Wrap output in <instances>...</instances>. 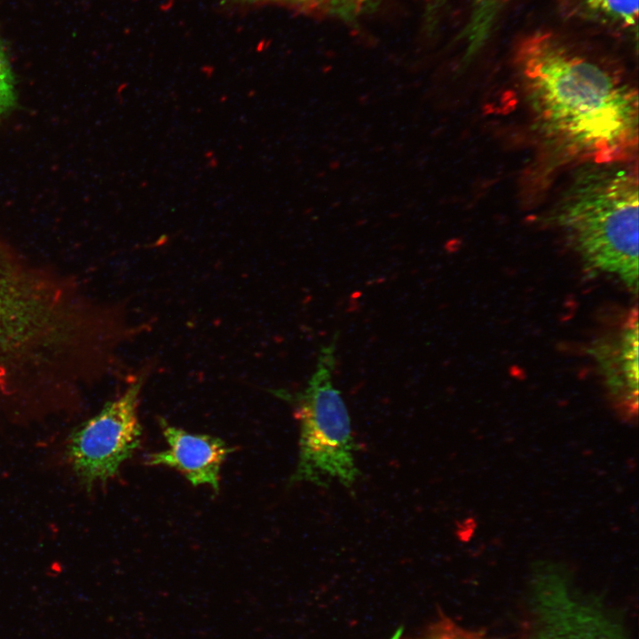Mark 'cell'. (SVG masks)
Listing matches in <instances>:
<instances>
[{
  "instance_id": "cell-1",
  "label": "cell",
  "mask_w": 639,
  "mask_h": 639,
  "mask_svg": "<svg viewBox=\"0 0 639 639\" xmlns=\"http://www.w3.org/2000/svg\"><path fill=\"white\" fill-rule=\"evenodd\" d=\"M127 339L119 305L0 243V414L72 406L114 373Z\"/></svg>"
},
{
  "instance_id": "cell-2",
  "label": "cell",
  "mask_w": 639,
  "mask_h": 639,
  "mask_svg": "<svg viewBox=\"0 0 639 639\" xmlns=\"http://www.w3.org/2000/svg\"><path fill=\"white\" fill-rule=\"evenodd\" d=\"M515 63L542 136L588 163L631 162L638 142V96L625 74L549 31L518 43Z\"/></svg>"
},
{
  "instance_id": "cell-3",
  "label": "cell",
  "mask_w": 639,
  "mask_h": 639,
  "mask_svg": "<svg viewBox=\"0 0 639 639\" xmlns=\"http://www.w3.org/2000/svg\"><path fill=\"white\" fill-rule=\"evenodd\" d=\"M631 162L588 163L563 193L555 221L590 267L638 286V178Z\"/></svg>"
},
{
  "instance_id": "cell-4",
  "label": "cell",
  "mask_w": 639,
  "mask_h": 639,
  "mask_svg": "<svg viewBox=\"0 0 639 639\" xmlns=\"http://www.w3.org/2000/svg\"><path fill=\"white\" fill-rule=\"evenodd\" d=\"M338 334L320 350L306 386L294 393L274 390L288 402L299 423V455L289 485L310 483L327 487L337 481L351 487L359 477L358 450L351 418L341 392L332 382Z\"/></svg>"
},
{
  "instance_id": "cell-5",
  "label": "cell",
  "mask_w": 639,
  "mask_h": 639,
  "mask_svg": "<svg viewBox=\"0 0 639 639\" xmlns=\"http://www.w3.org/2000/svg\"><path fill=\"white\" fill-rule=\"evenodd\" d=\"M149 369H142L123 392L72 430L66 459L86 490L114 478L141 441L139 396Z\"/></svg>"
},
{
  "instance_id": "cell-6",
  "label": "cell",
  "mask_w": 639,
  "mask_h": 639,
  "mask_svg": "<svg viewBox=\"0 0 639 639\" xmlns=\"http://www.w3.org/2000/svg\"><path fill=\"white\" fill-rule=\"evenodd\" d=\"M532 625L529 639H625L604 607L549 570L533 581Z\"/></svg>"
},
{
  "instance_id": "cell-7",
  "label": "cell",
  "mask_w": 639,
  "mask_h": 639,
  "mask_svg": "<svg viewBox=\"0 0 639 639\" xmlns=\"http://www.w3.org/2000/svg\"><path fill=\"white\" fill-rule=\"evenodd\" d=\"M168 448L148 454L145 463L175 469L194 486L209 485L219 491L220 470L234 449L219 438L191 433L160 420Z\"/></svg>"
},
{
  "instance_id": "cell-8",
  "label": "cell",
  "mask_w": 639,
  "mask_h": 639,
  "mask_svg": "<svg viewBox=\"0 0 639 639\" xmlns=\"http://www.w3.org/2000/svg\"><path fill=\"white\" fill-rule=\"evenodd\" d=\"M610 395L619 413L636 419L638 410V320L630 314L622 327L592 348Z\"/></svg>"
},
{
  "instance_id": "cell-9",
  "label": "cell",
  "mask_w": 639,
  "mask_h": 639,
  "mask_svg": "<svg viewBox=\"0 0 639 639\" xmlns=\"http://www.w3.org/2000/svg\"><path fill=\"white\" fill-rule=\"evenodd\" d=\"M577 17L615 32L637 36L638 0H566Z\"/></svg>"
},
{
  "instance_id": "cell-10",
  "label": "cell",
  "mask_w": 639,
  "mask_h": 639,
  "mask_svg": "<svg viewBox=\"0 0 639 639\" xmlns=\"http://www.w3.org/2000/svg\"><path fill=\"white\" fill-rule=\"evenodd\" d=\"M510 1L471 0L470 16L463 33L467 43V58L483 47L500 14Z\"/></svg>"
},
{
  "instance_id": "cell-11",
  "label": "cell",
  "mask_w": 639,
  "mask_h": 639,
  "mask_svg": "<svg viewBox=\"0 0 639 639\" xmlns=\"http://www.w3.org/2000/svg\"><path fill=\"white\" fill-rule=\"evenodd\" d=\"M419 639H490V637L445 619L434 624Z\"/></svg>"
},
{
  "instance_id": "cell-12",
  "label": "cell",
  "mask_w": 639,
  "mask_h": 639,
  "mask_svg": "<svg viewBox=\"0 0 639 639\" xmlns=\"http://www.w3.org/2000/svg\"><path fill=\"white\" fill-rule=\"evenodd\" d=\"M13 75L8 59L0 46V115L9 111L15 104Z\"/></svg>"
},
{
  "instance_id": "cell-13",
  "label": "cell",
  "mask_w": 639,
  "mask_h": 639,
  "mask_svg": "<svg viewBox=\"0 0 639 639\" xmlns=\"http://www.w3.org/2000/svg\"><path fill=\"white\" fill-rule=\"evenodd\" d=\"M254 1H257V0H254ZM286 1H287V0H286ZM290 1H294V0H290Z\"/></svg>"
}]
</instances>
